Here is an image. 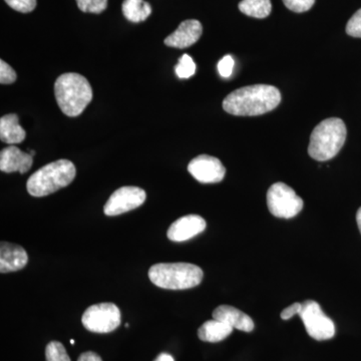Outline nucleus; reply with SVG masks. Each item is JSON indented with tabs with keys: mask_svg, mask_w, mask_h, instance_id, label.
<instances>
[{
	"mask_svg": "<svg viewBox=\"0 0 361 361\" xmlns=\"http://www.w3.org/2000/svg\"><path fill=\"white\" fill-rule=\"evenodd\" d=\"M33 158L18 147L11 146L2 149L0 153V170L4 173L20 172L25 174L32 168Z\"/></svg>",
	"mask_w": 361,
	"mask_h": 361,
	"instance_id": "ddd939ff",
	"label": "nucleus"
},
{
	"mask_svg": "<svg viewBox=\"0 0 361 361\" xmlns=\"http://www.w3.org/2000/svg\"><path fill=\"white\" fill-rule=\"evenodd\" d=\"M239 9L246 16L255 18H265L272 11L270 0H242Z\"/></svg>",
	"mask_w": 361,
	"mask_h": 361,
	"instance_id": "6ab92c4d",
	"label": "nucleus"
},
{
	"mask_svg": "<svg viewBox=\"0 0 361 361\" xmlns=\"http://www.w3.org/2000/svg\"><path fill=\"white\" fill-rule=\"evenodd\" d=\"M18 121L20 118L16 114H9L0 118V140L2 142L16 145L25 141L26 133Z\"/></svg>",
	"mask_w": 361,
	"mask_h": 361,
	"instance_id": "dca6fc26",
	"label": "nucleus"
},
{
	"mask_svg": "<svg viewBox=\"0 0 361 361\" xmlns=\"http://www.w3.org/2000/svg\"><path fill=\"white\" fill-rule=\"evenodd\" d=\"M203 276V270L191 263H159L149 270L152 283L169 290L193 288L201 283Z\"/></svg>",
	"mask_w": 361,
	"mask_h": 361,
	"instance_id": "39448f33",
	"label": "nucleus"
},
{
	"mask_svg": "<svg viewBox=\"0 0 361 361\" xmlns=\"http://www.w3.org/2000/svg\"><path fill=\"white\" fill-rule=\"evenodd\" d=\"M346 32L353 37L361 39V8L353 14L346 25Z\"/></svg>",
	"mask_w": 361,
	"mask_h": 361,
	"instance_id": "a878e982",
	"label": "nucleus"
},
{
	"mask_svg": "<svg viewBox=\"0 0 361 361\" xmlns=\"http://www.w3.org/2000/svg\"><path fill=\"white\" fill-rule=\"evenodd\" d=\"M267 206L275 217L291 219L302 210L303 200L291 187L279 182L268 190Z\"/></svg>",
	"mask_w": 361,
	"mask_h": 361,
	"instance_id": "423d86ee",
	"label": "nucleus"
},
{
	"mask_svg": "<svg viewBox=\"0 0 361 361\" xmlns=\"http://www.w3.org/2000/svg\"><path fill=\"white\" fill-rule=\"evenodd\" d=\"M212 315L214 319L227 323L240 331L251 332L254 329V322L250 316L233 306L220 305L213 311Z\"/></svg>",
	"mask_w": 361,
	"mask_h": 361,
	"instance_id": "2eb2a0df",
	"label": "nucleus"
},
{
	"mask_svg": "<svg viewBox=\"0 0 361 361\" xmlns=\"http://www.w3.org/2000/svg\"><path fill=\"white\" fill-rule=\"evenodd\" d=\"M281 94L277 87L268 85L243 87L228 94L223 109L234 116H260L277 108Z\"/></svg>",
	"mask_w": 361,
	"mask_h": 361,
	"instance_id": "f257e3e1",
	"label": "nucleus"
},
{
	"mask_svg": "<svg viewBox=\"0 0 361 361\" xmlns=\"http://www.w3.org/2000/svg\"><path fill=\"white\" fill-rule=\"evenodd\" d=\"M77 175L73 161L58 160L47 164L30 176L26 184L28 193L33 197H44L68 186Z\"/></svg>",
	"mask_w": 361,
	"mask_h": 361,
	"instance_id": "20e7f679",
	"label": "nucleus"
},
{
	"mask_svg": "<svg viewBox=\"0 0 361 361\" xmlns=\"http://www.w3.org/2000/svg\"><path fill=\"white\" fill-rule=\"evenodd\" d=\"M78 361H103L102 360L101 356L97 355L96 353L92 351H87V353H82V355L78 357Z\"/></svg>",
	"mask_w": 361,
	"mask_h": 361,
	"instance_id": "c85d7f7f",
	"label": "nucleus"
},
{
	"mask_svg": "<svg viewBox=\"0 0 361 361\" xmlns=\"http://www.w3.org/2000/svg\"><path fill=\"white\" fill-rule=\"evenodd\" d=\"M146 192L141 188L135 186L122 187L111 194L104 207V212L110 217L130 212V211L135 210L137 207L142 205L146 201Z\"/></svg>",
	"mask_w": 361,
	"mask_h": 361,
	"instance_id": "1a4fd4ad",
	"label": "nucleus"
},
{
	"mask_svg": "<svg viewBox=\"0 0 361 361\" xmlns=\"http://www.w3.org/2000/svg\"><path fill=\"white\" fill-rule=\"evenodd\" d=\"M122 316L114 303H99L90 306L82 317L85 329L94 334H109L118 329Z\"/></svg>",
	"mask_w": 361,
	"mask_h": 361,
	"instance_id": "0eeeda50",
	"label": "nucleus"
},
{
	"mask_svg": "<svg viewBox=\"0 0 361 361\" xmlns=\"http://www.w3.org/2000/svg\"><path fill=\"white\" fill-rule=\"evenodd\" d=\"M188 171L203 184H215L224 179L226 169L219 159L208 155L196 157L188 165Z\"/></svg>",
	"mask_w": 361,
	"mask_h": 361,
	"instance_id": "9d476101",
	"label": "nucleus"
},
{
	"mask_svg": "<svg viewBox=\"0 0 361 361\" xmlns=\"http://www.w3.org/2000/svg\"><path fill=\"white\" fill-rule=\"evenodd\" d=\"M78 8L87 13H102L108 7V0H75Z\"/></svg>",
	"mask_w": 361,
	"mask_h": 361,
	"instance_id": "4be33fe9",
	"label": "nucleus"
},
{
	"mask_svg": "<svg viewBox=\"0 0 361 361\" xmlns=\"http://www.w3.org/2000/svg\"><path fill=\"white\" fill-rule=\"evenodd\" d=\"M301 307H302V303H293L291 304L288 307L285 308L283 311L281 312V318L283 320H288L290 318L293 317V316L299 315V312H300Z\"/></svg>",
	"mask_w": 361,
	"mask_h": 361,
	"instance_id": "cd10ccee",
	"label": "nucleus"
},
{
	"mask_svg": "<svg viewBox=\"0 0 361 361\" xmlns=\"http://www.w3.org/2000/svg\"><path fill=\"white\" fill-rule=\"evenodd\" d=\"M45 360L47 361H71L66 353L65 346L59 341H51L45 348Z\"/></svg>",
	"mask_w": 361,
	"mask_h": 361,
	"instance_id": "aec40b11",
	"label": "nucleus"
},
{
	"mask_svg": "<svg viewBox=\"0 0 361 361\" xmlns=\"http://www.w3.org/2000/svg\"><path fill=\"white\" fill-rule=\"evenodd\" d=\"M356 221H357L358 228H360L361 233V207L358 209L357 214H356Z\"/></svg>",
	"mask_w": 361,
	"mask_h": 361,
	"instance_id": "7c9ffc66",
	"label": "nucleus"
},
{
	"mask_svg": "<svg viewBox=\"0 0 361 361\" xmlns=\"http://www.w3.org/2000/svg\"><path fill=\"white\" fill-rule=\"evenodd\" d=\"M283 4L294 13H301L310 11L314 6L315 0H283Z\"/></svg>",
	"mask_w": 361,
	"mask_h": 361,
	"instance_id": "5701e85b",
	"label": "nucleus"
},
{
	"mask_svg": "<svg viewBox=\"0 0 361 361\" xmlns=\"http://www.w3.org/2000/svg\"><path fill=\"white\" fill-rule=\"evenodd\" d=\"M54 94L61 111L75 118L80 116L92 102V89L89 80L82 75L68 73L56 80Z\"/></svg>",
	"mask_w": 361,
	"mask_h": 361,
	"instance_id": "f03ea898",
	"label": "nucleus"
},
{
	"mask_svg": "<svg viewBox=\"0 0 361 361\" xmlns=\"http://www.w3.org/2000/svg\"><path fill=\"white\" fill-rule=\"evenodd\" d=\"M346 126L338 118H330L316 126L310 135L308 154L316 161L331 160L345 142Z\"/></svg>",
	"mask_w": 361,
	"mask_h": 361,
	"instance_id": "7ed1b4c3",
	"label": "nucleus"
},
{
	"mask_svg": "<svg viewBox=\"0 0 361 361\" xmlns=\"http://www.w3.org/2000/svg\"><path fill=\"white\" fill-rule=\"evenodd\" d=\"M203 26L200 21L188 20L183 21L179 27L165 39V44L176 49H186L200 39Z\"/></svg>",
	"mask_w": 361,
	"mask_h": 361,
	"instance_id": "f8f14e48",
	"label": "nucleus"
},
{
	"mask_svg": "<svg viewBox=\"0 0 361 361\" xmlns=\"http://www.w3.org/2000/svg\"><path fill=\"white\" fill-rule=\"evenodd\" d=\"M16 80V71L4 59H1L0 61V82L2 85H11L13 84Z\"/></svg>",
	"mask_w": 361,
	"mask_h": 361,
	"instance_id": "393cba45",
	"label": "nucleus"
},
{
	"mask_svg": "<svg viewBox=\"0 0 361 361\" xmlns=\"http://www.w3.org/2000/svg\"><path fill=\"white\" fill-rule=\"evenodd\" d=\"M233 327L227 323L217 319L208 320L198 330V336L202 341L220 342L224 341L233 332Z\"/></svg>",
	"mask_w": 361,
	"mask_h": 361,
	"instance_id": "f3484780",
	"label": "nucleus"
},
{
	"mask_svg": "<svg viewBox=\"0 0 361 361\" xmlns=\"http://www.w3.org/2000/svg\"><path fill=\"white\" fill-rule=\"evenodd\" d=\"M123 13L130 23H142L151 16L152 7L145 0H125Z\"/></svg>",
	"mask_w": 361,
	"mask_h": 361,
	"instance_id": "a211bd4d",
	"label": "nucleus"
},
{
	"mask_svg": "<svg viewBox=\"0 0 361 361\" xmlns=\"http://www.w3.org/2000/svg\"><path fill=\"white\" fill-rule=\"evenodd\" d=\"M11 8L21 13H32L37 7V0H4Z\"/></svg>",
	"mask_w": 361,
	"mask_h": 361,
	"instance_id": "b1692460",
	"label": "nucleus"
},
{
	"mask_svg": "<svg viewBox=\"0 0 361 361\" xmlns=\"http://www.w3.org/2000/svg\"><path fill=\"white\" fill-rule=\"evenodd\" d=\"M175 71L176 75L180 78L193 77L196 73V63L189 54H183L179 59V63L175 66Z\"/></svg>",
	"mask_w": 361,
	"mask_h": 361,
	"instance_id": "412c9836",
	"label": "nucleus"
},
{
	"mask_svg": "<svg viewBox=\"0 0 361 361\" xmlns=\"http://www.w3.org/2000/svg\"><path fill=\"white\" fill-rule=\"evenodd\" d=\"M234 65V59L230 54H227L221 59L219 63H218V71H219L221 77L224 78L231 77Z\"/></svg>",
	"mask_w": 361,
	"mask_h": 361,
	"instance_id": "bb28decb",
	"label": "nucleus"
},
{
	"mask_svg": "<svg viewBox=\"0 0 361 361\" xmlns=\"http://www.w3.org/2000/svg\"><path fill=\"white\" fill-rule=\"evenodd\" d=\"M155 361H175L172 355H168V353H161L158 357L156 358Z\"/></svg>",
	"mask_w": 361,
	"mask_h": 361,
	"instance_id": "c756f323",
	"label": "nucleus"
},
{
	"mask_svg": "<svg viewBox=\"0 0 361 361\" xmlns=\"http://www.w3.org/2000/svg\"><path fill=\"white\" fill-rule=\"evenodd\" d=\"M299 316L308 336L316 341H327L336 336V325L316 301H304Z\"/></svg>",
	"mask_w": 361,
	"mask_h": 361,
	"instance_id": "6e6552de",
	"label": "nucleus"
},
{
	"mask_svg": "<svg viewBox=\"0 0 361 361\" xmlns=\"http://www.w3.org/2000/svg\"><path fill=\"white\" fill-rule=\"evenodd\" d=\"M71 344H75V341H73V339H71Z\"/></svg>",
	"mask_w": 361,
	"mask_h": 361,
	"instance_id": "2f4dec72",
	"label": "nucleus"
},
{
	"mask_svg": "<svg viewBox=\"0 0 361 361\" xmlns=\"http://www.w3.org/2000/svg\"><path fill=\"white\" fill-rule=\"evenodd\" d=\"M28 255L25 249L16 244L2 241L0 244V272H16L25 268Z\"/></svg>",
	"mask_w": 361,
	"mask_h": 361,
	"instance_id": "4468645a",
	"label": "nucleus"
},
{
	"mask_svg": "<svg viewBox=\"0 0 361 361\" xmlns=\"http://www.w3.org/2000/svg\"><path fill=\"white\" fill-rule=\"evenodd\" d=\"M206 221L199 215H187L175 221L169 228L167 236L173 242L194 238L206 229Z\"/></svg>",
	"mask_w": 361,
	"mask_h": 361,
	"instance_id": "9b49d317",
	"label": "nucleus"
}]
</instances>
